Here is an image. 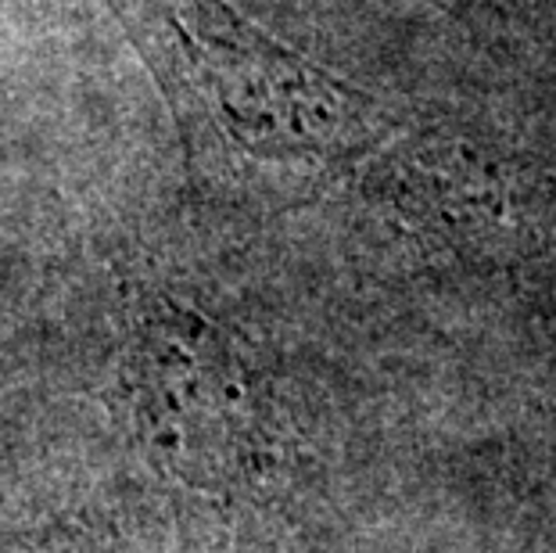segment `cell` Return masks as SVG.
Returning <instances> with one entry per match:
<instances>
[{
    "mask_svg": "<svg viewBox=\"0 0 556 553\" xmlns=\"http://www.w3.org/2000/svg\"><path fill=\"white\" fill-rule=\"evenodd\" d=\"M115 374L140 445L173 481L212 500L252 481L263 453L255 385L212 316L137 291Z\"/></svg>",
    "mask_w": 556,
    "mask_h": 553,
    "instance_id": "obj_1",
    "label": "cell"
},
{
    "mask_svg": "<svg viewBox=\"0 0 556 553\" xmlns=\"http://www.w3.org/2000/svg\"><path fill=\"white\" fill-rule=\"evenodd\" d=\"M8 553H112V550H104L101 536L90 525L73 521V517H58L51 525H40L26 532Z\"/></svg>",
    "mask_w": 556,
    "mask_h": 553,
    "instance_id": "obj_2",
    "label": "cell"
}]
</instances>
